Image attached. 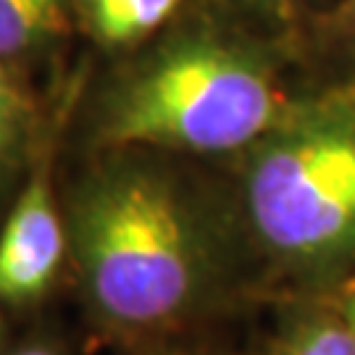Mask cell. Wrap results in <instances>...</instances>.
Wrapping results in <instances>:
<instances>
[{"label":"cell","instance_id":"obj_1","mask_svg":"<svg viewBox=\"0 0 355 355\" xmlns=\"http://www.w3.org/2000/svg\"><path fill=\"white\" fill-rule=\"evenodd\" d=\"M69 242L89 305L121 331L166 329L203 290L205 250L190 205L140 161H116L85 179L71 200Z\"/></svg>","mask_w":355,"mask_h":355},{"label":"cell","instance_id":"obj_2","mask_svg":"<svg viewBox=\"0 0 355 355\" xmlns=\"http://www.w3.org/2000/svg\"><path fill=\"white\" fill-rule=\"evenodd\" d=\"M284 116L287 103L255 53L192 32L164 42L108 89L95 142L227 153L255 145Z\"/></svg>","mask_w":355,"mask_h":355},{"label":"cell","instance_id":"obj_4","mask_svg":"<svg viewBox=\"0 0 355 355\" xmlns=\"http://www.w3.org/2000/svg\"><path fill=\"white\" fill-rule=\"evenodd\" d=\"M69 229L53 190L51 148L35 145L29 174L0 234V300L24 305L42 297L55 279Z\"/></svg>","mask_w":355,"mask_h":355},{"label":"cell","instance_id":"obj_11","mask_svg":"<svg viewBox=\"0 0 355 355\" xmlns=\"http://www.w3.org/2000/svg\"><path fill=\"white\" fill-rule=\"evenodd\" d=\"M347 324H350L355 331V287H353V292H350V300H347Z\"/></svg>","mask_w":355,"mask_h":355},{"label":"cell","instance_id":"obj_3","mask_svg":"<svg viewBox=\"0 0 355 355\" xmlns=\"http://www.w3.org/2000/svg\"><path fill=\"white\" fill-rule=\"evenodd\" d=\"M245 205L277 255L318 263L355 242V111L324 103L284 116L255 142Z\"/></svg>","mask_w":355,"mask_h":355},{"label":"cell","instance_id":"obj_12","mask_svg":"<svg viewBox=\"0 0 355 355\" xmlns=\"http://www.w3.org/2000/svg\"><path fill=\"white\" fill-rule=\"evenodd\" d=\"M16 355H55L53 350H48V347H29V350H21V353H16Z\"/></svg>","mask_w":355,"mask_h":355},{"label":"cell","instance_id":"obj_5","mask_svg":"<svg viewBox=\"0 0 355 355\" xmlns=\"http://www.w3.org/2000/svg\"><path fill=\"white\" fill-rule=\"evenodd\" d=\"M69 29V0H0V61L48 51Z\"/></svg>","mask_w":355,"mask_h":355},{"label":"cell","instance_id":"obj_6","mask_svg":"<svg viewBox=\"0 0 355 355\" xmlns=\"http://www.w3.org/2000/svg\"><path fill=\"white\" fill-rule=\"evenodd\" d=\"M182 0H76V11L103 45H132L164 26Z\"/></svg>","mask_w":355,"mask_h":355},{"label":"cell","instance_id":"obj_8","mask_svg":"<svg viewBox=\"0 0 355 355\" xmlns=\"http://www.w3.org/2000/svg\"><path fill=\"white\" fill-rule=\"evenodd\" d=\"M282 355H355V331L347 321L311 318L287 337Z\"/></svg>","mask_w":355,"mask_h":355},{"label":"cell","instance_id":"obj_7","mask_svg":"<svg viewBox=\"0 0 355 355\" xmlns=\"http://www.w3.org/2000/svg\"><path fill=\"white\" fill-rule=\"evenodd\" d=\"M37 135V108L16 79L11 64L0 61V187L24 158H32Z\"/></svg>","mask_w":355,"mask_h":355},{"label":"cell","instance_id":"obj_10","mask_svg":"<svg viewBox=\"0 0 355 355\" xmlns=\"http://www.w3.org/2000/svg\"><path fill=\"white\" fill-rule=\"evenodd\" d=\"M242 3H248L253 8H261V11H279L282 6V0H242Z\"/></svg>","mask_w":355,"mask_h":355},{"label":"cell","instance_id":"obj_9","mask_svg":"<svg viewBox=\"0 0 355 355\" xmlns=\"http://www.w3.org/2000/svg\"><path fill=\"white\" fill-rule=\"evenodd\" d=\"M337 19H340L350 32H355V0H343V6H340V11H337Z\"/></svg>","mask_w":355,"mask_h":355}]
</instances>
